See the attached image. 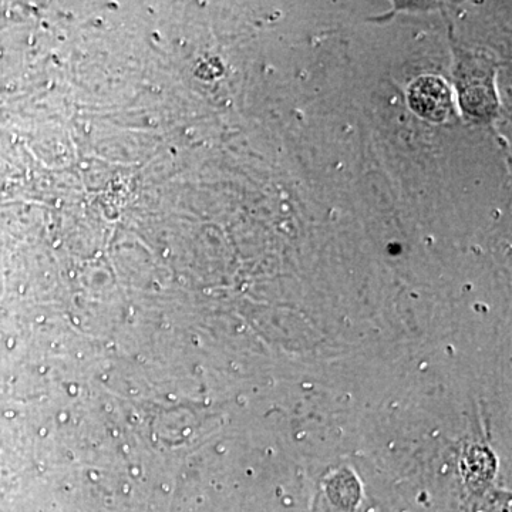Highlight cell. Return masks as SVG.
<instances>
[{
    "label": "cell",
    "mask_w": 512,
    "mask_h": 512,
    "mask_svg": "<svg viewBox=\"0 0 512 512\" xmlns=\"http://www.w3.org/2000/svg\"><path fill=\"white\" fill-rule=\"evenodd\" d=\"M410 103L420 116L441 121L450 109V92L437 77H421L410 87Z\"/></svg>",
    "instance_id": "6da1fadb"
}]
</instances>
